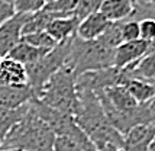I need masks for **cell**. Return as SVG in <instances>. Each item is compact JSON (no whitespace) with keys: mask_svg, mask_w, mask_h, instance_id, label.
Segmentation results:
<instances>
[{"mask_svg":"<svg viewBox=\"0 0 155 151\" xmlns=\"http://www.w3.org/2000/svg\"><path fill=\"white\" fill-rule=\"evenodd\" d=\"M77 96L78 106L74 118L94 144L96 150L106 145L123 148V135L109 122L97 95L91 90L77 89Z\"/></svg>","mask_w":155,"mask_h":151,"instance_id":"cell-1","label":"cell"},{"mask_svg":"<svg viewBox=\"0 0 155 151\" xmlns=\"http://www.w3.org/2000/svg\"><path fill=\"white\" fill-rule=\"evenodd\" d=\"M57 135L34 112L32 106L25 118L9 131L2 141V148L19 151H54Z\"/></svg>","mask_w":155,"mask_h":151,"instance_id":"cell-2","label":"cell"},{"mask_svg":"<svg viewBox=\"0 0 155 151\" xmlns=\"http://www.w3.org/2000/svg\"><path fill=\"white\" fill-rule=\"evenodd\" d=\"M36 99L57 112L74 116L78 106L77 74L70 67L62 65L42 87Z\"/></svg>","mask_w":155,"mask_h":151,"instance_id":"cell-3","label":"cell"},{"mask_svg":"<svg viewBox=\"0 0 155 151\" xmlns=\"http://www.w3.org/2000/svg\"><path fill=\"white\" fill-rule=\"evenodd\" d=\"M115 48H109L97 39L84 41L77 35L71 39L65 65L78 76L86 71H97L113 67Z\"/></svg>","mask_w":155,"mask_h":151,"instance_id":"cell-4","label":"cell"},{"mask_svg":"<svg viewBox=\"0 0 155 151\" xmlns=\"http://www.w3.org/2000/svg\"><path fill=\"white\" fill-rule=\"evenodd\" d=\"M73 39V38H71ZM71 39L65 42L57 44L51 51H48L44 57H41L38 61H35L31 65H26L28 71V84L32 89L35 97L39 96L42 87L58 70L65 65L67 55L70 51Z\"/></svg>","mask_w":155,"mask_h":151,"instance_id":"cell-5","label":"cell"},{"mask_svg":"<svg viewBox=\"0 0 155 151\" xmlns=\"http://www.w3.org/2000/svg\"><path fill=\"white\" fill-rule=\"evenodd\" d=\"M29 15L16 13L5 23H0V55L6 57L22 39V29Z\"/></svg>","mask_w":155,"mask_h":151,"instance_id":"cell-6","label":"cell"},{"mask_svg":"<svg viewBox=\"0 0 155 151\" xmlns=\"http://www.w3.org/2000/svg\"><path fill=\"white\" fill-rule=\"evenodd\" d=\"M149 51V42L143 39L136 41H126L122 42L119 47L115 48V61L113 67L116 69H125L130 64L138 61Z\"/></svg>","mask_w":155,"mask_h":151,"instance_id":"cell-7","label":"cell"},{"mask_svg":"<svg viewBox=\"0 0 155 151\" xmlns=\"http://www.w3.org/2000/svg\"><path fill=\"white\" fill-rule=\"evenodd\" d=\"M155 137V124L136 125L123 135V151H148Z\"/></svg>","mask_w":155,"mask_h":151,"instance_id":"cell-8","label":"cell"},{"mask_svg":"<svg viewBox=\"0 0 155 151\" xmlns=\"http://www.w3.org/2000/svg\"><path fill=\"white\" fill-rule=\"evenodd\" d=\"M35 97L29 84L23 86H7L0 84V106L7 109H18L29 103Z\"/></svg>","mask_w":155,"mask_h":151,"instance_id":"cell-9","label":"cell"},{"mask_svg":"<svg viewBox=\"0 0 155 151\" xmlns=\"http://www.w3.org/2000/svg\"><path fill=\"white\" fill-rule=\"evenodd\" d=\"M0 84H7V86L28 84L26 67L10 57H3L0 62Z\"/></svg>","mask_w":155,"mask_h":151,"instance_id":"cell-10","label":"cell"},{"mask_svg":"<svg viewBox=\"0 0 155 151\" xmlns=\"http://www.w3.org/2000/svg\"><path fill=\"white\" fill-rule=\"evenodd\" d=\"M109 23L110 22L103 16V13L94 12V13L86 16L84 19H81L75 35L84 41H94L104 32V29L107 28Z\"/></svg>","mask_w":155,"mask_h":151,"instance_id":"cell-11","label":"cell"},{"mask_svg":"<svg viewBox=\"0 0 155 151\" xmlns=\"http://www.w3.org/2000/svg\"><path fill=\"white\" fill-rule=\"evenodd\" d=\"M78 23H80V21L75 16L60 18V19H54V21L49 22L48 26L45 28V31L57 44H61V42H65L71 38H74L77 34Z\"/></svg>","mask_w":155,"mask_h":151,"instance_id":"cell-12","label":"cell"},{"mask_svg":"<svg viewBox=\"0 0 155 151\" xmlns=\"http://www.w3.org/2000/svg\"><path fill=\"white\" fill-rule=\"evenodd\" d=\"M129 79H139L155 84V51H148L142 58L125 67Z\"/></svg>","mask_w":155,"mask_h":151,"instance_id":"cell-13","label":"cell"},{"mask_svg":"<svg viewBox=\"0 0 155 151\" xmlns=\"http://www.w3.org/2000/svg\"><path fill=\"white\" fill-rule=\"evenodd\" d=\"M99 12L109 22L126 21L134 12V0H103Z\"/></svg>","mask_w":155,"mask_h":151,"instance_id":"cell-14","label":"cell"},{"mask_svg":"<svg viewBox=\"0 0 155 151\" xmlns=\"http://www.w3.org/2000/svg\"><path fill=\"white\" fill-rule=\"evenodd\" d=\"M48 51H51V49L36 48V47L29 45V44L25 42L23 39H20L6 57H10V58H13L16 61L22 62V64L26 67V65H31V64H34L35 61H38L41 57H44V55L47 54Z\"/></svg>","mask_w":155,"mask_h":151,"instance_id":"cell-15","label":"cell"},{"mask_svg":"<svg viewBox=\"0 0 155 151\" xmlns=\"http://www.w3.org/2000/svg\"><path fill=\"white\" fill-rule=\"evenodd\" d=\"M29 106H31V102L18 109H7V108L0 106V139L2 141L9 134V131L25 118V115L29 110Z\"/></svg>","mask_w":155,"mask_h":151,"instance_id":"cell-16","label":"cell"},{"mask_svg":"<svg viewBox=\"0 0 155 151\" xmlns=\"http://www.w3.org/2000/svg\"><path fill=\"white\" fill-rule=\"evenodd\" d=\"M122 86H125L128 89V92L134 96V99L139 105L141 103H147L155 95L154 83L143 82V80H139V79H128Z\"/></svg>","mask_w":155,"mask_h":151,"instance_id":"cell-17","label":"cell"},{"mask_svg":"<svg viewBox=\"0 0 155 151\" xmlns=\"http://www.w3.org/2000/svg\"><path fill=\"white\" fill-rule=\"evenodd\" d=\"M78 0H54L44 6V12L51 18V21L60 19V18H70L74 16L75 7Z\"/></svg>","mask_w":155,"mask_h":151,"instance_id":"cell-18","label":"cell"},{"mask_svg":"<svg viewBox=\"0 0 155 151\" xmlns=\"http://www.w3.org/2000/svg\"><path fill=\"white\" fill-rule=\"evenodd\" d=\"M97 41L101 42L109 48H116L123 42L122 36V22H110L104 32L97 38Z\"/></svg>","mask_w":155,"mask_h":151,"instance_id":"cell-19","label":"cell"},{"mask_svg":"<svg viewBox=\"0 0 155 151\" xmlns=\"http://www.w3.org/2000/svg\"><path fill=\"white\" fill-rule=\"evenodd\" d=\"M22 39L25 42H28L29 45L41 48V49H52L57 45V42L47 34V31H39V32L23 35Z\"/></svg>","mask_w":155,"mask_h":151,"instance_id":"cell-20","label":"cell"},{"mask_svg":"<svg viewBox=\"0 0 155 151\" xmlns=\"http://www.w3.org/2000/svg\"><path fill=\"white\" fill-rule=\"evenodd\" d=\"M101 3H103V0H78L74 16L78 21H81V19H84L88 15L99 12Z\"/></svg>","mask_w":155,"mask_h":151,"instance_id":"cell-21","label":"cell"},{"mask_svg":"<svg viewBox=\"0 0 155 151\" xmlns=\"http://www.w3.org/2000/svg\"><path fill=\"white\" fill-rule=\"evenodd\" d=\"M16 13L34 15L45 6V0H16L13 3Z\"/></svg>","mask_w":155,"mask_h":151,"instance_id":"cell-22","label":"cell"},{"mask_svg":"<svg viewBox=\"0 0 155 151\" xmlns=\"http://www.w3.org/2000/svg\"><path fill=\"white\" fill-rule=\"evenodd\" d=\"M122 36H123V42L141 39L139 38V22L132 21V19L122 21Z\"/></svg>","mask_w":155,"mask_h":151,"instance_id":"cell-23","label":"cell"},{"mask_svg":"<svg viewBox=\"0 0 155 151\" xmlns=\"http://www.w3.org/2000/svg\"><path fill=\"white\" fill-rule=\"evenodd\" d=\"M54 151H90L81 144L75 143L74 139L67 137H57L54 143Z\"/></svg>","mask_w":155,"mask_h":151,"instance_id":"cell-24","label":"cell"},{"mask_svg":"<svg viewBox=\"0 0 155 151\" xmlns=\"http://www.w3.org/2000/svg\"><path fill=\"white\" fill-rule=\"evenodd\" d=\"M139 38L147 42H152L155 39V19L147 18L139 21Z\"/></svg>","mask_w":155,"mask_h":151,"instance_id":"cell-25","label":"cell"},{"mask_svg":"<svg viewBox=\"0 0 155 151\" xmlns=\"http://www.w3.org/2000/svg\"><path fill=\"white\" fill-rule=\"evenodd\" d=\"M15 15H16V10H15L13 3L0 0V23H5L6 21L12 19Z\"/></svg>","mask_w":155,"mask_h":151,"instance_id":"cell-26","label":"cell"},{"mask_svg":"<svg viewBox=\"0 0 155 151\" xmlns=\"http://www.w3.org/2000/svg\"><path fill=\"white\" fill-rule=\"evenodd\" d=\"M96 151H123V148L120 147H115V145H106V147H101Z\"/></svg>","mask_w":155,"mask_h":151,"instance_id":"cell-27","label":"cell"},{"mask_svg":"<svg viewBox=\"0 0 155 151\" xmlns=\"http://www.w3.org/2000/svg\"><path fill=\"white\" fill-rule=\"evenodd\" d=\"M147 106H148V109L151 110V113L155 116V95L151 97V100H148V102H147Z\"/></svg>","mask_w":155,"mask_h":151,"instance_id":"cell-28","label":"cell"},{"mask_svg":"<svg viewBox=\"0 0 155 151\" xmlns=\"http://www.w3.org/2000/svg\"><path fill=\"white\" fill-rule=\"evenodd\" d=\"M148 151H155V137H154V139H152V143H151V145H149Z\"/></svg>","mask_w":155,"mask_h":151,"instance_id":"cell-29","label":"cell"},{"mask_svg":"<svg viewBox=\"0 0 155 151\" xmlns=\"http://www.w3.org/2000/svg\"><path fill=\"white\" fill-rule=\"evenodd\" d=\"M149 51H155V39L152 42H149Z\"/></svg>","mask_w":155,"mask_h":151,"instance_id":"cell-30","label":"cell"},{"mask_svg":"<svg viewBox=\"0 0 155 151\" xmlns=\"http://www.w3.org/2000/svg\"><path fill=\"white\" fill-rule=\"evenodd\" d=\"M147 2H148L149 5H152V6L155 7V0H147Z\"/></svg>","mask_w":155,"mask_h":151,"instance_id":"cell-31","label":"cell"},{"mask_svg":"<svg viewBox=\"0 0 155 151\" xmlns=\"http://www.w3.org/2000/svg\"><path fill=\"white\" fill-rule=\"evenodd\" d=\"M0 151H19V150H12V148H7V150H3V148H0Z\"/></svg>","mask_w":155,"mask_h":151,"instance_id":"cell-32","label":"cell"},{"mask_svg":"<svg viewBox=\"0 0 155 151\" xmlns=\"http://www.w3.org/2000/svg\"><path fill=\"white\" fill-rule=\"evenodd\" d=\"M51 2H54V0H45V5H47V3H51Z\"/></svg>","mask_w":155,"mask_h":151,"instance_id":"cell-33","label":"cell"},{"mask_svg":"<svg viewBox=\"0 0 155 151\" xmlns=\"http://www.w3.org/2000/svg\"><path fill=\"white\" fill-rule=\"evenodd\" d=\"M6 2H9V3H15L16 0H6Z\"/></svg>","mask_w":155,"mask_h":151,"instance_id":"cell-34","label":"cell"},{"mask_svg":"<svg viewBox=\"0 0 155 151\" xmlns=\"http://www.w3.org/2000/svg\"><path fill=\"white\" fill-rule=\"evenodd\" d=\"M2 60H3V57H2V55H0V62H2Z\"/></svg>","mask_w":155,"mask_h":151,"instance_id":"cell-35","label":"cell"},{"mask_svg":"<svg viewBox=\"0 0 155 151\" xmlns=\"http://www.w3.org/2000/svg\"><path fill=\"white\" fill-rule=\"evenodd\" d=\"M0 148H2V139H0Z\"/></svg>","mask_w":155,"mask_h":151,"instance_id":"cell-36","label":"cell"}]
</instances>
